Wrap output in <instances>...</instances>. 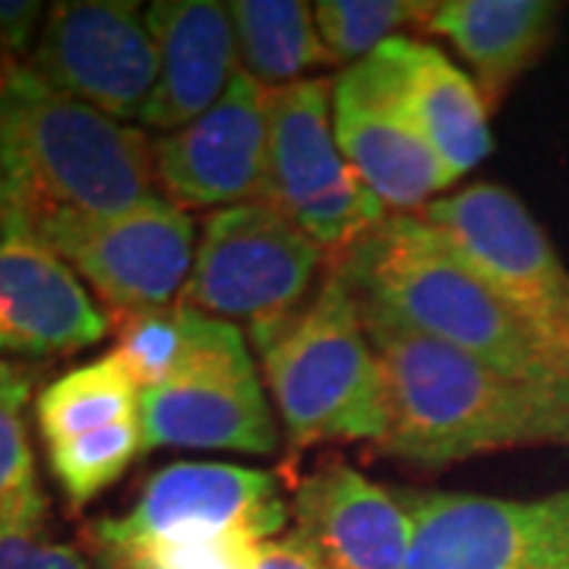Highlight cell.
Instances as JSON below:
<instances>
[{
	"mask_svg": "<svg viewBox=\"0 0 569 569\" xmlns=\"http://www.w3.org/2000/svg\"><path fill=\"white\" fill-rule=\"evenodd\" d=\"M114 358L140 389L162 387L203 361L247 348L244 332L228 320L174 301L114 320Z\"/></svg>",
	"mask_w": 569,
	"mask_h": 569,
	"instance_id": "44dd1931",
	"label": "cell"
},
{
	"mask_svg": "<svg viewBox=\"0 0 569 569\" xmlns=\"http://www.w3.org/2000/svg\"><path fill=\"white\" fill-rule=\"evenodd\" d=\"M159 48V82L140 121L181 130L224 96L241 70L231 7L219 0H159L146 7Z\"/></svg>",
	"mask_w": 569,
	"mask_h": 569,
	"instance_id": "2e32d148",
	"label": "cell"
},
{
	"mask_svg": "<svg viewBox=\"0 0 569 569\" xmlns=\"http://www.w3.org/2000/svg\"><path fill=\"white\" fill-rule=\"evenodd\" d=\"M3 231L48 241L156 200V146L137 127L41 82L29 63L0 77Z\"/></svg>",
	"mask_w": 569,
	"mask_h": 569,
	"instance_id": "6da1fadb",
	"label": "cell"
},
{
	"mask_svg": "<svg viewBox=\"0 0 569 569\" xmlns=\"http://www.w3.org/2000/svg\"><path fill=\"white\" fill-rule=\"evenodd\" d=\"M415 516L408 569H569V488L531 500L402 490Z\"/></svg>",
	"mask_w": 569,
	"mask_h": 569,
	"instance_id": "ba28073f",
	"label": "cell"
},
{
	"mask_svg": "<svg viewBox=\"0 0 569 569\" xmlns=\"http://www.w3.org/2000/svg\"><path fill=\"white\" fill-rule=\"evenodd\" d=\"M142 452L228 449L272 456L279 427L266 402L250 348L203 361L140 396Z\"/></svg>",
	"mask_w": 569,
	"mask_h": 569,
	"instance_id": "4fadbf2b",
	"label": "cell"
},
{
	"mask_svg": "<svg viewBox=\"0 0 569 569\" xmlns=\"http://www.w3.org/2000/svg\"><path fill=\"white\" fill-rule=\"evenodd\" d=\"M323 247L269 200L209 212L181 301L219 320H241L266 348L307 307Z\"/></svg>",
	"mask_w": 569,
	"mask_h": 569,
	"instance_id": "5b68a950",
	"label": "cell"
},
{
	"mask_svg": "<svg viewBox=\"0 0 569 569\" xmlns=\"http://www.w3.org/2000/svg\"><path fill=\"white\" fill-rule=\"evenodd\" d=\"M44 17V7L36 0H0V77L29 63Z\"/></svg>",
	"mask_w": 569,
	"mask_h": 569,
	"instance_id": "83f0119b",
	"label": "cell"
},
{
	"mask_svg": "<svg viewBox=\"0 0 569 569\" xmlns=\"http://www.w3.org/2000/svg\"><path fill=\"white\" fill-rule=\"evenodd\" d=\"M44 247L92 284L111 320L174 305L197 257L193 222L168 197H156L114 219L63 228Z\"/></svg>",
	"mask_w": 569,
	"mask_h": 569,
	"instance_id": "30bf717a",
	"label": "cell"
},
{
	"mask_svg": "<svg viewBox=\"0 0 569 569\" xmlns=\"http://www.w3.org/2000/svg\"><path fill=\"white\" fill-rule=\"evenodd\" d=\"M263 545L247 531L149 522L130 509L82 526V557L92 569H257Z\"/></svg>",
	"mask_w": 569,
	"mask_h": 569,
	"instance_id": "ffe728a7",
	"label": "cell"
},
{
	"mask_svg": "<svg viewBox=\"0 0 569 569\" xmlns=\"http://www.w3.org/2000/svg\"><path fill=\"white\" fill-rule=\"evenodd\" d=\"M260 355L288 447L301 452L326 440L380 443L387 430L383 373L361 305L336 269Z\"/></svg>",
	"mask_w": 569,
	"mask_h": 569,
	"instance_id": "277c9868",
	"label": "cell"
},
{
	"mask_svg": "<svg viewBox=\"0 0 569 569\" xmlns=\"http://www.w3.org/2000/svg\"><path fill=\"white\" fill-rule=\"evenodd\" d=\"M291 516L326 569H408L415 516L402 490L370 481L346 459L307 475Z\"/></svg>",
	"mask_w": 569,
	"mask_h": 569,
	"instance_id": "5bb4252c",
	"label": "cell"
},
{
	"mask_svg": "<svg viewBox=\"0 0 569 569\" xmlns=\"http://www.w3.org/2000/svg\"><path fill=\"white\" fill-rule=\"evenodd\" d=\"M130 512L149 522H197L272 541L282 535L291 509L279 478L269 471L228 462H174L146 481Z\"/></svg>",
	"mask_w": 569,
	"mask_h": 569,
	"instance_id": "ac0fdd59",
	"label": "cell"
},
{
	"mask_svg": "<svg viewBox=\"0 0 569 569\" xmlns=\"http://www.w3.org/2000/svg\"><path fill=\"white\" fill-rule=\"evenodd\" d=\"M358 305L503 373L569 387V351L526 320L421 216H387L332 266Z\"/></svg>",
	"mask_w": 569,
	"mask_h": 569,
	"instance_id": "3957f363",
	"label": "cell"
},
{
	"mask_svg": "<svg viewBox=\"0 0 569 569\" xmlns=\"http://www.w3.org/2000/svg\"><path fill=\"white\" fill-rule=\"evenodd\" d=\"M140 396L142 389L127 373V367L114 355H104L41 389V437L48 447H54L82 433L133 421L140 418Z\"/></svg>",
	"mask_w": 569,
	"mask_h": 569,
	"instance_id": "603a6c76",
	"label": "cell"
},
{
	"mask_svg": "<svg viewBox=\"0 0 569 569\" xmlns=\"http://www.w3.org/2000/svg\"><path fill=\"white\" fill-rule=\"evenodd\" d=\"M433 7L415 0H320L313 13L332 61L358 63L399 39L408 26L427 29Z\"/></svg>",
	"mask_w": 569,
	"mask_h": 569,
	"instance_id": "d4e9b609",
	"label": "cell"
},
{
	"mask_svg": "<svg viewBox=\"0 0 569 569\" xmlns=\"http://www.w3.org/2000/svg\"><path fill=\"white\" fill-rule=\"evenodd\" d=\"M0 231H3V162H0Z\"/></svg>",
	"mask_w": 569,
	"mask_h": 569,
	"instance_id": "f546056e",
	"label": "cell"
},
{
	"mask_svg": "<svg viewBox=\"0 0 569 569\" xmlns=\"http://www.w3.org/2000/svg\"><path fill=\"white\" fill-rule=\"evenodd\" d=\"M108 313L73 266L32 238L0 234V358H63L102 342Z\"/></svg>",
	"mask_w": 569,
	"mask_h": 569,
	"instance_id": "9a60e30c",
	"label": "cell"
},
{
	"mask_svg": "<svg viewBox=\"0 0 569 569\" xmlns=\"http://www.w3.org/2000/svg\"><path fill=\"white\" fill-rule=\"evenodd\" d=\"M0 569H92L80 550L51 535L39 478L20 490L0 519Z\"/></svg>",
	"mask_w": 569,
	"mask_h": 569,
	"instance_id": "484cf974",
	"label": "cell"
},
{
	"mask_svg": "<svg viewBox=\"0 0 569 569\" xmlns=\"http://www.w3.org/2000/svg\"><path fill=\"white\" fill-rule=\"evenodd\" d=\"M168 200L181 209H224L263 200L269 174V86L244 67L197 121L156 142Z\"/></svg>",
	"mask_w": 569,
	"mask_h": 569,
	"instance_id": "8fae6325",
	"label": "cell"
},
{
	"mask_svg": "<svg viewBox=\"0 0 569 569\" xmlns=\"http://www.w3.org/2000/svg\"><path fill=\"white\" fill-rule=\"evenodd\" d=\"M36 389V373L20 361L0 358V519L20 490L36 478L26 427V406Z\"/></svg>",
	"mask_w": 569,
	"mask_h": 569,
	"instance_id": "4316f807",
	"label": "cell"
},
{
	"mask_svg": "<svg viewBox=\"0 0 569 569\" xmlns=\"http://www.w3.org/2000/svg\"><path fill=\"white\" fill-rule=\"evenodd\" d=\"M142 452L140 418L48 447L51 475L73 512L111 488Z\"/></svg>",
	"mask_w": 569,
	"mask_h": 569,
	"instance_id": "cb8c5ba5",
	"label": "cell"
},
{
	"mask_svg": "<svg viewBox=\"0 0 569 569\" xmlns=\"http://www.w3.org/2000/svg\"><path fill=\"white\" fill-rule=\"evenodd\" d=\"M29 70L104 114L142 118L159 82V48L140 3L67 0L44 17Z\"/></svg>",
	"mask_w": 569,
	"mask_h": 569,
	"instance_id": "9c48e42d",
	"label": "cell"
},
{
	"mask_svg": "<svg viewBox=\"0 0 569 569\" xmlns=\"http://www.w3.org/2000/svg\"><path fill=\"white\" fill-rule=\"evenodd\" d=\"M332 127L351 171L396 216L425 209L456 183L373 58L332 80Z\"/></svg>",
	"mask_w": 569,
	"mask_h": 569,
	"instance_id": "7c38bea8",
	"label": "cell"
},
{
	"mask_svg": "<svg viewBox=\"0 0 569 569\" xmlns=\"http://www.w3.org/2000/svg\"><path fill=\"white\" fill-rule=\"evenodd\" d=\"M526 320L569 351V269L526 203L500 183H471L421 209Z\"/></svg>",
	"mask_w": 569,
	"mask_h": 569,
	"instance_id": "52a82bcc",
	"label": "cell"
},
{
	"mask_svg": "<svg viewBox=\"0 0 569 569\" xmlns=\"http://www.w3.org/2000/svg\"><path fill=\"white\" fill-rule=\"evenodd\" d=\"M263 200L291 216L323 250H346L389 216L336 142L332 80H298L269 89Z\"/></svg>",
	"mask_w": 569,
	"mask_h": 569,
	"instance_id": "8992f818",
	"label": "cell"
},
{
	"mask_svg": "<svg viewBox=\"0 0 569 569\" xmlns=\"http://www.w3.org/2000/svg\"><path fill=\"white\" fill-rule=\"evenodd\" d=\"M228 7L244 70L269 89L307 80V70L336 63L305 0H234Z\"/></svg>",
	"mask_w": 569,
	"mask_h": 569,
	"instance_id": "7402d4cb",
	"label": "cell"
},
{
	"mask_svg": "<svg viewBox=\"0 0 569 569\" xmlns=\"http://www.w3.org/2000/svg\"><path fill=\"white\" fill-rule=\"evenodd\" d=\"M387 396L377 449L447 468L522 447H569V387L503 373L361 307Z\"/></svg>",
	"mask_w": 569,
	"mask_h": 569,
	"instance_id": "7a4b0ae2",
	"label": "cell"
},
{
	"mask_svg": "<svg viewBox=\"0 0 569 569\" xmlns=\"http://www.w3.org/2000/svg\"><path fill=\"white\" fill-rule=\"evenodd\" d=\"M257 569H326L317 550L310 548L305 535L298 529L282 531L279 538L266 541Z\"/></svg>",
	"mask_w": 569,
	"mask_h": 569,
	"instance_id": "f1b7e54d",
	"label": "cell"
},
{
	"mask_svg": "<svg viewBox=\"0 0 569 569\" xmlns=\"http://www.w3.org/2000/svg\"><path fill=\"white\" fill-rule=\"evenodd\" d=\"M557 20L560 7L548 0H447L433 7L427 32L449 39L471 63L490 108L548 51Z\"/></svg>",
	"mask_w": 569,
	"mask_h": 569,
	"instance_id": "d6986e66",
	"label": "cell"
},
{
	"mask_svg": "<svg viewBox=\"0 0 569 569\" xmlns=\"http://www.w3.org/2000/svg\"><path fill=\"white\" fill-rule=\"evenodd\" d=\"M370 58L380 63L392 92L456 181L493 152L490 108L478 82L437 44L399 36Z\"/></svg>",
	"mask_w": 569,
	"mask_h": 569,
	"instance_id": "e0dca14e",
	"label": "cell"
}]
</instances>
